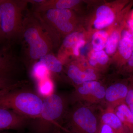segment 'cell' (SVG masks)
I'll return each mask as SVG.
<instances>
[{
    "label": "cell",
    "mask_w": 133,
    "mask_h": 133,
    "mask_svg": "<svg viewBox=\"0 0 133 133\" xmlns=\"http://www.w3.org/2000/svg\"><path fill=\"white\" fill-rule=\"evenodd\" d=\"M51 31L38 14H29L23 20L21 38L27 46L26 54L32 65L50 53L52 48Z\"/></svg>",
    "instance_id": "obj_1"
},
{
    "label": "cell",
    "mask_w": 133,
    "mask_h": 133,
    "mask_svg": "<svg viewBox=\"0 0 133 133\" xmlns=\"http://www.w3.org/2000/svg\"><path fill=\"white\" fill-rule=\"evenodd\" d=\"M69 102V97L55 93L44 98L39 116L30 122L33 133H52L57 128L64 129L60 122L65 118Z\"/></svg>",
    "instance_id": "obj_2"
},
{
    "label": "cell",
    "mask_w": 133,
    "mask_h": 133,
    "mask_svg": "<svg viewBox=\"0 0 133 133\" xmlns=\"http://www.w3.org/2000/svg\"><path fill=\"white\" fill-rule=\"evenodd\" d=\"M22 87L0 95V108L11 110L30 120L35 119L41 114L43 99Z\"/></svg>",
    "instance_id": "obj_3"
},
{
    "label": "cell",
    "mask_w": 133,
    "mask_h": 133,
    "mask_svg": "<svg viewBox=\"0 0 133 133\" xmlns=\"http://www.w3.org/2000/svg\"><path fill=\"white\" fill-rule=\"evenodd\" d=\"M28 1L0 0L1 28L5 40L11 41L21 37L23 12Z\"/></svg>",
    "instance_id": "obj_4"
},
{
    "label": "cell",
    "mask_w": 133,
    "mask_h": 133,
    "mask_svg": "<svg viewBox=\"0 0 133 133\" xmlns=\"http://www.w3.org/2000/svg\"><path fill=\"white\" fill-rule=\"evenodd\" d=\"M66 127L70 133H98L100 119L93 109L88 106L77 104L69 109L65 118Z\"/></svg>",
    "instance_id": "obj_5"
},
{
    "label": "cell",
    "mask_w": 133,
    "mask_h": 133,
    "mask_svg": "<svg viewBox=\"0 0 133 133\" xmlns=\"http://www.w3.org/2000/svg\"><path fill=\"white\" fill-rule=\"evenodd\" d=\"M105 88L99 82L91 81L77 86L69 97L70 102L97 104L104 99Z\"/></svg>",
    "instance_id": "obj_6"
},
{
    "label": "cell",
    "mask_w": 133,
    "mask_h": 133,
    "mask_svg": "<svg viewBox=\"0 0 133 133\" xmlns=\"http://www.w3.org/2000/svg\"><path fill=\"white\" fill-rule=\"evenodd\" d=\"M37 14L51 31L56 29L62 33H68L74 29L71 21L72 14L69 9H51Z\"/></svg>",
    "instance_id": "obj_7"
},
{
    "label": "cell",
    "mask_w": 133,
    "mask_h": 133,
    "mask_svg": "<svg viewBox=\"0 0 133 133\" xmlns=\"http://www.w3.org/2000/svg\"><path fill=\"white\" fill-rule=\"evenodd\" d=\"M19 62L8 49H0V79L16 81L15 76L20 71Z\"/></svg>",
    "instance_id": "obj_8"
},
{
    "label": "cell",
    "mask_w": 133,
    "mask_h": 133,
    "mask_svg": "<svg viewBox=\"0 0 133 133\" xmlns=\"http://www.w3.org/2000/svg\"><path fill=\"white\" fill-rule=\"evenodd\" d=\"M30 121L11 110L0 108V131L21 130L29 125Z\"/></svg>",
    "instance_id": "obj_9"
},
{
    "label": "cell",
    "mask_w": 133,
    "mask_h": 133,
    "mask_svg": "<svg viewBox=\"0 0 133 133\" xmlns=\"http://www.w3.org/2000/svg\"><path fill=\"white\" fill-rule=\"evenodd\" d=\"M129 87L122 83H116L106 89L104 99L107 107L114 109L121 104L125 103L128 92Z\"/></svg>",
    "instance_id": "obj_10"
},
{
    "label": "cell",
    "mask_w": 133,
    "mask_h": 133,
    "mask_svg": "<svg viewBox=\"0 0 133 133\" xmlns=\"http://www.w3.org/2000/svg\"><path fill=\"white\" fill-rule=\"evenodd\" d=\"M67 75L76 87L88 81H95L97 78L93 69L89 68L83 70L75 64L69 65L67 69Z\"/></svg>",
    "instance_id": "obj_11"
},
{
    "label": "cell",
    "mask_w": 133,
    "mask_h": 133,
    "mask_svg": "<svg viewBox=\"0 0 133 133\" xmlns=\"http://www.w3.org/2000/svg\"><path fill=\"white\" fill-rule=\"evenodd\" d=\"M80 2L77 0H42L34 8L37 13H41L51 9H69Z\"/></svg>",
    "instance_id": "obj_12"
},
{
    "label": "cell",
    "mask_w": 133,
    "mask_h": 133,
    "mask_svg": "<svg viewBox=\"0 0 133 133\" xmlns=\"http://www.w3.org/2000/svg\"><path fill=\"white\" fill-rule=\"evenodd\" d=\"M99 119L100 122L107 124L115 133H125L123 125L114 109L107 107L101 113Z\"/></svg>",
    "instance_id": "obj_13"
},
{
    "label": "cell",
    "mask_w": 133,
    "mask_h": 133,
    "mask_svg": "<svg viewBox=\"0 0 133 133\" xmlns=\"http://www.w3.org/2000/svg\"><path fill=\"white\" fill-rule=\"evenodd\" d=\"M96 19L94 22L95 28L99 29L109 26L114 21L115 15L112 10L106 6H100L96 12Z\"/></svg>",
    "instance_id": "obj_14"
},
{
    "label": "cell",
    "mask_w": 133,
    "mask_h": 133,
    "mask_svg": "<svg viewBox=\"0 0 133 133\" xmlns=\"http://www.w3.org/2000/svg\"><path fill=\"white\" fill-rule=\"evenodd\" d=\"M114 111L123 125L125 133H133V114L125 103L115 108Z\"/></svg>",
    "instance_id": "obj_15"
},
{
    "label": "cell",
    "mask_w": 133,
    "mask_h": 133,
    "mask_svg": "<svg viewBox=\"0 0 133 133\" xmlns=\"http://www.w3.org/2000/svg\"><path fill=\"white\" fill-rule=\"evenodd\" d=\"M38 61L46 67L51 74L59 73L63 70L62 63L55 56L50 53L41 58Z\"/></svg>",
    "instance_id": "obj_16"
},
{
    "label": "cell",
    "mask_w": 133,
    "mask_h": 133,
    "mask_svg": "<svg viewBox=\"0 0 133 133\" xmlns=\"http://www.w3.org/2000/svg\"><path fill=\"white\" fill-rule=\"evenodd\" d=\"M37 93L44 99L54 93L55 85L51 76L36 83Z\"/></svg>",
    "instance_id": "obj_17"
},
{
    "label": "cell",
    "mask_w": 133,
    "mask_h": 133,
    "mask_svg": "<svg viewBox=\"0 0 133 133\" xmlns=\"http://www.w3.org/2000/svg\"><path fill=\"white\" fill-rule=\"evenodd\" d=\"M118 50L122 63H127L133 51V43L128 38L121 37L119 43Z\"/></svg>",
    "instance_id": "obj_18"
},
{
    "label": "cell",
    "mask_w": 133,
    "mask_h": 133,
    "mask_svg": "<svg viewBox=\"0 0 133 133\" xmlns=\"http://www.w3.org/2000/svg\"><path fill=\"white\" fill-rule=\"evenodd\" d=\"M31 74L36 83L51 76L46 67L39 61L34 63L31 67Z\"/></svg>",
    "instance_id": "obj_19"
},
{
    "label": "cell",
    "mask_w": 133,
    "mask_h": 133,
    "mask_svg": "<svg viewBox=\"0 0 133 133\" xmlns=\"http://www.w3.org/2000/svg\"><path fill=\"white\" fill-rule=\"evenodd\" d=\"M108 35L106 31H99L94 34L92 43L93 48L95 51L102 50L106 47L108 41Z\"/></svg>",
    "instance_id": "obj_20"
},
{
    "label": "cell",
    "mask_w": 133,
    "mask_h": 133,
    "mask_svg": "<svg viewBox=\"0 0 133 133\" xmlns=\"http://www.w3.org/2000/svg\"><path fill=\"white\" fill-rule=\"evenodd\" d=\"M109 60L108 56L104 51H94L92 53L89 60V64L91 66H95L98 64L102 65L105 64Z\"/></svg>",
    "instance_id": "obj_21"
},
{
    "label": "cell",
    "mask_w": 133,
    "mask_h": 133,
    "mask_svg": "<svg viewBox=\"0 0 133 133\" xmlns=\"http://www.w3.org/2000/svg\"><path fill=\"white\" fill-rule=\"evenodd\" d=\"M121 34L118 31H115L108 37L106 46L105 51L108 54H112L115 52L120 40Z\"/></svg>",
    "instance_id": "obj_22"
},
{
    "label": "cell",
    "mask_w": 133,
    "mask_h": 133,
    "mask_svg": "<svg viewBox=\"0 0 133 133\" xmlns=\"http://www.w3.org/2000/svg\"><path fill=\"white\" fill-rule=\"evenodd\" d=\"M83 34L78 32H73L66 36L63 42L64 46L66 48H72L77 43L83 40Z\"/></svg>",
    "instance_id": "obj_23"
},
{
    "label": "cell",
    "mask_w": 133,
    "mask_h": 133,
    "mask_svg": "<svg viewBox=\"0 0 133 133\" xmlns=\"http://www.w3.org/2000/svg\"><path fill=\"white\" fill-rule=\"evenodd\" d=\"M125 104L133 114V84L129 87L128 92L126 97Z\"/></svg>",
    "instance_id": "obj_24"
},
{
    "label": "cell",
    "mask_w": 133,
    "mask_h": 133,
    "mask_svg": "<svg viewBox=\"0 0 133 133\" xmlns=\"http://www.w3.org/2000/svg\"><path fill=\"white\" fill-rule=\"evenodd\" d=\"M19 81L9 80V79H0V92L4 89L16 84Z\"/></svg>",
    "instance_id": "obj_25"
},
{
    "label": "cell",
    "mask_w": 133,
    "mask_h": 133,
    "mask_svg": "<svg viewBox=\"0 0 133 133\" xmlns=\"http://www.w3.org/2000/svg\"><path fill=\"white\" fill-rule=\"evenodd\" d=\"M98 133H115L114 131L107 124L100 122L99 128Z\"/></svg>",
    "instance_id": "obj_26"
},
{
    "label": "cell",
    "mask_w": 133,
    "mask_h": 133,
    "mask_svg": "<svg viewBox=\"0 0 133 133\" xmlns=\"http://www.w3.org/2000/svg\"><path fill=\"white\" fill-rule=\"evenodd\" d=\"M121 36L128 38L133 43V30L130 28L122 30L121 33Z\"/></svg>",
    "instance_id": "obj_27"
},
{
    "label": "cell",
    "mask_w": 133,
    "mask_h": 133,
    "mask_svg": "<svg viewBox=\"0 0 133 133\" xmlns=\"http://www.w3.org/2000/svg\"><path fill=\"white\" fill-rule=\"evenodd\" d=\"M85 44V41L82 40L77 43L74 47L72 48L73 54L76 56H78L79 55V50L80 48L83 47Z\"/></svg>",
    "instance_id": "obj_28"
},
{
    "label": "cell",
    "mask_w": 133,
    "mask_h": 133,
    "mask_svg": "<svg viewBox=\"0 0 133 133\" xmlns=\"http://www.w3.org/2000/svg\"><path fill=\"white\" fill-rule=\"evenodd\" d=\"M127 67L128 70L130 71L133 70V51L131 57L127 62Z\"/></svg>",
    "instance_id": "obj_29"
},
{
    "label": "cell",
    "mask_w": 133,
    "mask_h": 133,
    "mask_svg": "<svg viewBox=\"0 0 133 133\" xmlns=\"http://www.w3.org/2000/svg\"><path fill=\"white\" fill-rule=\"evenodd\" d=\"M5 40V38L3 36V34L1 28V19H0V43L2 42Z\"/></svg>",
    "instance_id": "obj_30"
},
{
    "label": "cell",
    "mask_w": 133,
    "mask_h": 133,
    "mask_svg": "<svg viewBox=\"0 0 133 133\" xmlns=\"http://www.w3.org/2000/svg\"><path fill=\"white\" fill-rule=\"evenodd\" d=\"M12 89V87H8V88H6V89H4V90H3L1 92H0V95L10 90H11Z\"/></svg>",
    "instance_id": "obj_31"
},
{
    "label": "cell",
    "mask_w": 133,
    "mask_h": 133,
    "mask_svg": "<svg viewBox=\"0 0 133 133\" xmlns=\"http://www.w3.org/2000/svg\"><path fill=\"white\" fill-rule=\"evenodd\" d=\"M61 131L60 129L58 128H56L53 131L52 133H60Z\"/></svg>",
    "instance_id": "obj_32"
},
{
    "label": "cell",
    "mask_w": 133,
    "mask_h": 133,
    "mask_svg": "<svg viewBox=\"0 0 133 133\" xmlns=\"http://www.w3.org/2000/svg\"><path fill=\"white\" fill-rule=\"evenodd\" d=\"M70 133L68 131L65 130H61V133Z\"/></svg>",
    "instance_id": "obj_33"
},
{
    "label": "cell",
    "mask_w": 133,
    "mask_h": 133,
    "mask_svg": "<svg viewBox=\"0 0 133 133\" xmlns=\"http://www.w3.org/2000/svg\"><path fill=\"white\" fill-rule=\"evenodd\" d=\"M0 133H14L9 132H6V131H0Z\"/></svg>",
    "instance_id": "obj_34"
},
{
    "label": "cell",
    "mask_w": 133,
    "mask_h": 133,
    "mask_svg": "<svg viewBox=\"0 0 133 133\" xmlns=\"http://www.w3.org/2000/svg\"><path fill=\"white\" fill-rule=\"evenodd\" d=\"M132 81H133V77L132 78Z\"/></svg>",
    "instance_id": "obj_35"
}]
</instances>
